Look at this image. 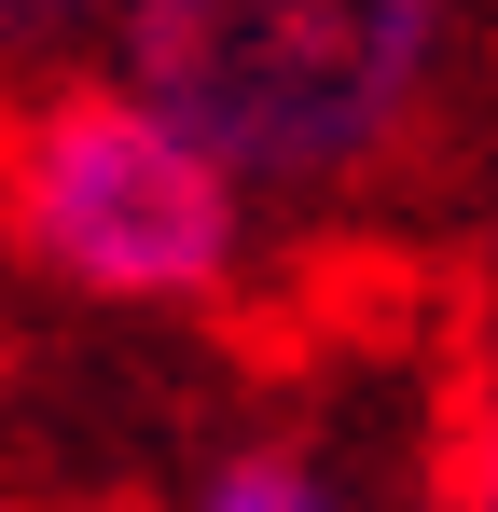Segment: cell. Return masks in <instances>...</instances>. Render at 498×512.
<instances>
[{"instance_id":"6da1fadb","label":"cell","mask_w":498,"mask_h":512,"mask_svg":"<svg viewBox=\"0 0 498 512\" xmlns=\"http://www.w3.org/2000/svg\"><path fill=\"white\" fill-rule=\"evenodd\" d=\"M111 70L263 194V222L360 208L457 97V0H111Z\"/></svg>"},{"instance_id":"7a4b0ae2","label":"cell","mask_w":498,"mask_h":512,"mask_svg":"<svg viewBox=\"0 0 498 512\" xmlns=\"http://www.w3.org/2000/svg\"><path fill=\"white\" fill-rule=\"evenodd\" d=\"M0 250L111 319H208L263 250V194L139 70L83 56L0 97Z\"/></svg>"},{"instance_id":"3957f363","label":"cell","mask_w":498,"mask_h":512,"mask_svg":"<svg viewBox=\"0 0 498 512\" xmlns=\"http://www.w3.org/2000/svg\"><path fill=\"white\" fill-rule=\"evenodd\" d=\"M194 512H374V485L346 457H319V443H236L194 485Z\"/></svg>"},{"instance_id":"277c9868","label":"cell","mask_w":498,"mask_h":512,"mask_svg":"<svg viewBox=\"0 0 498 512\" xmlns=\"http://www.w3.org/2000/svg\"><path fill=\"white\" fill-rule=\"evenodd\" d=\"M111 56V0H0V97Z\"/></svg>"},{"instance_id":"5b68a950","label":"cell","mask_w":498,"mask_h":512,"mask_svg":"<svg viewBox=\"0 0 498 512\" xmlns=\"http://www.w3.org/2000/svg\"><path fill=\"white\" fill-rule=\"evenodd\" d=\"M457 512H498V374L471 388V429H457Z\"/></svg>"},{"instance_id":"8992f818","label":"cell","mask_w":498,"mask_h":512,"mask_svg":"<svg viewBox=\"0 0 498 512\" xmlns=\"http://www.w3.org/2000/svg\"><path fill=\"white\" fill-rule=\"evenodd\" d=\"M485 236H498V180H485Z\"/></svg>"}]
</instances>
